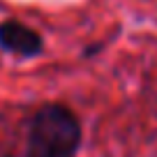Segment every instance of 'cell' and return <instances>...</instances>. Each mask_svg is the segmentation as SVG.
<instances>
[{"mask_svg": "<svg viewBox=\"0 0 157 157\" xmlns=\"http://www.w3.org/2000/svg\"><path fill=\"white\" fill-rule=\"evenodd\" d=\"M0 49L21 58H35L44 51V39L35 28L16 19H7L0 23Z\"/></svg>", "mask_w": 157, "mask_h": 157, "instance_id": "7a4b0ae2", "label": "cell"}, {"mask_svg": "<svg viewBox=\"0 0 157 157\" xmlns=\"http://www.w3.org/2000/svg\"><path fill=\"white\" fill-rule=\"evenodd\" d=\"M81 123L65 104H44L33 116L25 157H76Z\"/></svg>", "mask_w": 157, "mask_h": 157, "instance_id": "6da1fadb", "label": "cell"}]
</instances>
